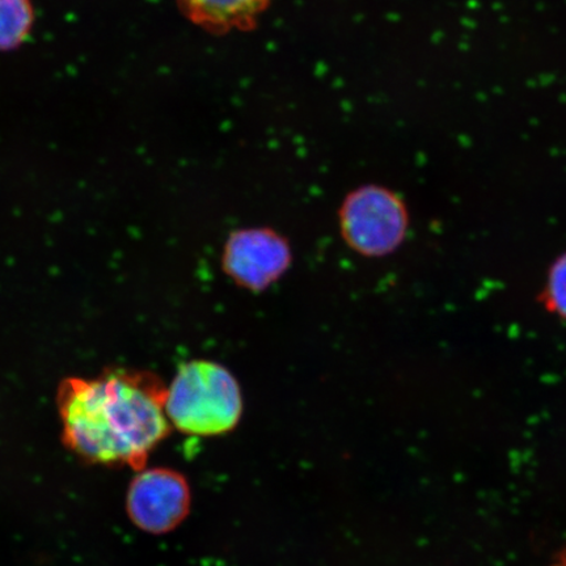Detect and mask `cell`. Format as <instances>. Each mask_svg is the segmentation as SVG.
Wrapping results in <instances>:
<instances>
[{
    "label": "cell",
    "instance_id": "obj_1",
    "mask_svg": "<svg viewBox=\"0 0 566 566\" xmlns=\"http://www.w3.org/2000/svg\"><path fill=\"white\" fill-rule=\"evenodd\" d=\"M167 388L148 373L106 371L70 378L59 392L63 440L92 463L144 465L171 430Z\"/></svg>",
    "mask_w": 566,
    "mask_h": 566
},
{
    "label": "cell",
    "instance_id": "obj_2",
    "mask_svg": "<svg viewBox=\"0 0 566 566\" xmlns=\"http://www.w3.org/2000/svg\"><path fill=\"white\" fill-rule=\"evenodd\" d=\"M169 422L190 436H219L237 427L243 412L238 380L222 365L196 359L177 370L167 388Z\"/></svg>",
    "mask_w": 566,
    "mask_h": 566
},
{
    "label": "cell",
    "instance_id": "obj_3",
    "mask_svg": "<svg viewBox=\"0 0 566 566\" xmlns=\"http://www.w3.org/2000/svg\"><path fill=\"white\" fill-rule=\"evenodd\" d=\"M408 224L406 203L392 190L381 187L354 190L339 212L345 242L370 258L398 250L407 237Z\"/></svg>",
    "mask_w": 566,
    "mask_h": 566
},
{
    "label": "cell",
    "instance_id": "obj_4",
    "mask_svg": "<svg viewBox=\"0 0 566 566\" xmlns=\"http://www.w3.org/2000/svg\"><path fill=\"white\" fill-rule=\"evenodd\" d=\"M292 263V250L279 232L266 229L231 233L222 264L238 285L261 292L281 279Z\"/></svg>",
    "mask_w": 566,
    "mask_h": 566
},
{
    "label": "cell",
    "instance_id": "obj_5",
    "mask_svg": "<svg viewBox=\"0 0 566 566\" xmlns=\"http://www.w3.org/2000/svg\"><path fill=\"white\" fill-rule=\"evenodd\" d=\"M190 506L187 480L166 469L139 472L127 493V513L134 525L150 534L179 526Z\"/></svg>",
    "mask_w": 566,
    "mask_h": 566
},
{
    "label": "cell",
    "instance_id": "obj_6",
    "mask_svg": "<svg viewBox=\"0 0 566 566\" xmlns=\"http://www.w3.org/2000/svg\"><path fill=\"white\" fill-rule=\"evenodd\" d=\"M179 9L200 30L223 35L253 30L272 0H177Z\"/></svg>",
    "mask_w": 566,
    "mask_h": 566
},
{
    "label": "cell",
    "instance_id": "obj_7",
    "mask_svg": "<svg viewBox=\"0 0 566 566\" xmlns=\"http://www.w3.org/2000/svg\"><path fill=\"white\" fill-rule=\"evenodd\" d=\"M33 24L31 0H0V51L18 48Z\"/></svg>",
    "mask_w": 566,
    "mask_h": 566
},
{
    "label": "cell",
    "instance_id": "obj_8",
    "mask_svg": "<svg viewBox=\"0 0 566 566\" xmlns=\"http://www.w3.org/2000/svg\"><path fill=\"white\" fill-rule=\"evenodd\" d=\"M541 300L549 313L566 321V253L552 264Z\"/></svg>",
    "mask_w": 566,
    "mask_h": 566
}]
</instances>
